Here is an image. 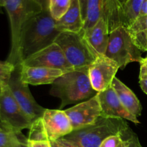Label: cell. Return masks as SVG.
I'll return each mask as SVG.
<instances>
[{
    "label": "cell",
    "instance_id": "1",
    "mask_svg": "<svg viewBox=\"0 0 147 147\" xmlns=\"http://www.w3.org/2000/svg\"><path fill=\"white\" fill-rule=\"evenodd\" d=\"M60 32L56 27V20L49 9L30 18L23 27L20 39V56L24 59L55 42ZM22 64V63H21Z\"/></svg>",
    "mask_w": 147,
    "mask_h": 147
},
{
    "label": "cell",
    "instance_id": "2",
    "mask_svg": "<svg viewBox=\"0 0 147 147\" xmlns=\"http://www.w3.org/2000/svg\"><path fill=\"white\" fill-rule=\"evenodd\" d=\"M50 95L60 99V109L67 105L88 100L97 95L88 77V67L65 73L52 84Z\"/></svg>",
    "mask_w": 147,
    "mask_h": 147
},
{
    "label": "cell",
    "instance_id": "3",
    "mask_svg": "<svg viewBox=\"0 0 147 147\" xmlns=\"http://www.w3.org/2000/svg\"><path fill=\"white\" fill-rule=\"evenodd\" d=\"M7 10L11 30V49L7 61L14 66L21 65L20 39L25 23L43 10L37 0H6Z\"/></svg>",
    "mask_w": 147,
    "mask_h": 147
},
{
    "label": "cell",
    "instance_id": "4",
    "mask_svg": "<svg viewBox=\"0 0 147 147\" xmlns=\"http://www.w3.org/2000/svg\"><path fill=\"white\" fill-rule=\"evenodd\" d=\"M128 128L123 119L100 116L94 124L73 131L64 139L82 147H99L106 138L121 134Z\"/></svg>",
    "mask_w": 147,
    "mask_h": 147
},
{
    "label": "cell",
    "instance_id": "5",
    "mask_svg": "<svg viewBox=\"0 0 147 147\" xmlns=\"http://www.w3.org/2000/svg\"><path fill=\"white\" fill-rule=\"evenodd\" d=\"M142 53L124 27L120 26L111 32L105 55L117 63L120 69L134 62L142 63Z\"/></svg>",
    "mask_w": 147,
    "mask_h": 147
},
{
    "label": "cell",
    "instance_id": "6",
    "mask_svg": "<svg viewBox=\"0 0 147 147\" xmlns=\"http://www.w3.org/2000/svg\"><path fill=\"white\" fill-rule=\"evenodd\" d=\"M55 42L60 46L67 61L75 70L88 67L96 58L80 33L62 32Z\"/></svg>",
    "mask_w": 147,
    "mask_h": 147
},
{
    "label": "cell",
    "instance_id": "7",
    "mask_svg": "<svg viewBox=\"0 0 147 147\" xmlns=\"http://www.w3.org/2000/svg\"><path fill=\"white\" fill-rule=\"evenodd\" d=\"M33 121L13 96L8 85L0 87V124L16 134L30 129Z\"/></svg>",
    "mask_w": 147,
    "mask_h": 147
},
{
    "label": "cell",
    "instance_id": "8",
    "mask_svg": "<svg viewBox=\"0 0 147 147\" xmlns=\"http://www.w3.org/2000/svg\"><path fill=\"white\" fill-rule=\"evenodd\" d=\"M21 65L15 66L8 82V86L15 100L32 121L42 117L45 109L37 103L32 95L28 84L22 80Z\"/></svg>",
    "mask_w": 147,
    "mask_h": 147
},
{
    "label": "cell",
    "instance_id": "9",
    "mask_svg": "<svg viewBox=\"0 0 147 147\" xmlns=\"http://www.w3.org/2000/svg\"><path fill=\"white\" fill-rule=\"evenodd\" d=\"M119 69L117 63L106 55L96 57L88 67V77L93 88L100 93L111 87Z\"/></svg>",
    "mask_w": 147,
    "mask_h": 147
},
{
    "label": "cell",
    "instance_id": "10",
    "mask_svg": "<svg viewBox=\"0 0 147 147\" xmlns=\"http://www.w3.org/2000/svg\"><path fill=\"white\" fill-rule=\"evenodd\" d=\"M22 65L30 67L59 69L65 73L75 70L67 61L60 46L55 42L24 59Z\"/></svg>",
    "mask_w": 147,
    "mask_h": 147
},
{
    "label": "cell",
    "instance_id": "11",
    "mask_svg": "<svg viewBox=\"0 0 147 147\" xmlns=\"http://www.w3.org/2000/svg\"><path fill=\"white\" fill-rule=\"evenodd\" d=\"M65 112L70 119L73 131L94 124L98 119L101 116V109L98 93L88 100L66 109Z\"/></svg>",
    "mask_w": 147,
    "mask_h": 147
},
{
    "label": "cell",
    "instance_id": "12",
    "mask_svg": "<svg viewBox=\"0 0 147 147\" xmlns=\"http://www.w3.org/2000/svg\"><path fill=\"white\" fill-rule=\"evenodd\" d=\"M42 121L49 142H56L73 131L70 119L61 109H46L42 116Z\"/></svg>",
    "mask_w": 147,
    "mask_h": 147
},
{
    "label": "cell",
    "instance_id": "13",
    "mask_svg": "<svg viewBox=\"0 0 147 147\" xmlns=\"http://www.w3.org/2000/svg\"><path fill=\"white\" fill-rule=\"evenodd\" d=\"M98 96L101 109V116L128 120L136 124L140 123L138 118L131 114L121 103L112 86L104 91L98 93Z\"/></svg>",
    "mask_w": 147,
    "mask_h": 147
},
{
    "label": "cell",
    "instance_id": "14",
    "mask_svg": "<svg viewBox=\"0 0 147 147\" xmlns=\"http://www.w3.org/2000/svg\"><path fill=\"white\" fill-rule=\"evenodd\" d=\"M22 80L28 85L53 84L56 79L65 72L62 70L45 67H30L21 64L20 67Z\"/></svg>",
    "mask_w": 147,
    "mask_h": 147
},
{
    "label": "cell",
    "instance_id": "15",
    "mask_svg": "<svg viewBox=\"0 0 147 147\" xmlns=\"http://www.w3.org/2000/svg\"><path fill=\"white\" fill-rule=\"evenodd\" d=\"M109 35L110 32L109 27L104 19L102 17L90 31L82 36L84 37L92 53L96 57H98L105 55L106 54Z\"/></svg>",
    "mask_w": 147,
    "mask_h": 147
},
{
    "label": "cell",
    "instance_id": "16",
    "mask_svg": "<svg viewBox=\"0 0 147 147\" xmlns=\"http://www.w3.org/2000/svg\"><path fill=\"white\" fill-rule=\"evenodd\" d=\"M84 26L78 0H71V4L67 12L56 21V27L62 32L80 33Z\"/></svg>",
    "mask_w": 147,
    "mask_h": 147
},
{
    "label": "cell",
    "instance_id": "17",
    "mask_svg": "<svg viewBox=\"0 0 147 147\" xmlns=\"http://www.w3.org/2000/svg\"><path fill=\"white\" fill-rule=\"evenodd\" d=\"M111 86L123 106L134 116L137 118L140 116L142 111V105L134 92L117 78L113 79Z\"/></svg>",
    "mask_w": 147,
    "mask_h": 147
},
{
    "label": "cell",
    "instance_id": "18",
    "mask_svg": "<svg viewBox=\"0 0 147 147\" xmlns=\"http://www.w3.org/2000/svg\"><path fill=\"white\" fill-rule=\"evenodd\" d=\"M126 1L103 0V18L106 21L110 32L121 26V14Z\"/></svg>",
    "mask_w": 147,
    "mask_h": 147
},
{
    "label": "cell",
    "instance_id": "19",
    "mask_svg": "<svg viewBox=\"0 0 147 147\" xmlns=\"http://www.w3.org/2000/svg\"><path fill=\"white\" fill-rule=\"evenodd\" d=\"M146 17V16H139L130 27L126 28L134 42L142 52L147 51Z\"/></svg>",
    "mask_w": 147,
    "mask_h": 147
},
{
    "label": "cell",
    "instance_id": "20",
    "mask_svg": "<svg viewBox=\"0 0 147 147\" xmlns=\"http://www.w3.org/2000/svg\"><path fill=\"white\" fill-rule=\"evenodd\" d=\"M103 17V0H88L87 15L84 26L80 32L82 35L90 31Z\"/></svg>",
    "mask_w": 147,
    "mask_h": 147
},
{
    "label": "cell",
    "instance_id": "21",
    "mask_svg": "<svg viewBox=\"0 0 147 147\" xmlns=\"http://www.w3.org/2000/svg\"><path fill=\"white\" fill-rule=\"evenodd\" d=\"M144 0H127L121 14L120 24L125 28L130 27L139 17Z\"/></svg>",
    "mask_w": 147,
    "mask_h": 147
},
{
    "label": "cell",
    "instance_id": "22",
    "mask_svg": "<svg viewBox=\"0 0 147 147\" xmlns=\"http://www.w3.org/2000/svg\"><path fill=\"white\" fill-rule=\"evenodd\" d=\"M24 138L25 137L22 133L16 134L5 129L1 125L0 147H17Z\"/></svg>",
    "mask_w": 147,
    "mask_h": 147
},
{
    "label": "cell",
    "instance_id": "23",
    "mask_svg": "<svg viewBox=\"0 0 147 147\" xmlns=\"http://www.w3.org/2000/svg\"><path fill=\"white\" fill-rule=\"evenodd\" d=\"M71 0H50L49 11L52 17L57 21L68 10Z\"/></svg>",
    "mask_w": 147,
    "mask_h": 147
},
{
    "label": "cell",
    "instance_id": "24",
    "mask_svg": "<svg viewBox=\"0 0 147 147\" xmlns=\"http://www.w3.org/2000/svg\"><path fill=\"white\" fill-rule=\"evenodd\" d=\"M29 141L34 142H41V141H48L45 133L44 127L42 121V117L34 121L30 129L28 137Z\"/></svg>",
    "mask_w": 147,
    "mask_h": 147
},
{
    "label": "cell",
    "instance_id": "25",
    "mask_svg": "<svg viewBox=\"0 0 147 147\" xmlns=\"http://www.w3.org/2000/svg\"><path fill=\"white\" fill-rule=\"evenodd\" d=\"M14 68L15 66L7 60H0V87L8 85V82Z\"/></svg>",
    "mask_w": 147,
    "mask_h": 147
},
{
    "label": "cell",
    "instance_id": "26",
    "mask_svg": "<svg viewBox=\"0 0 147 147\" xmlns=\"http://www.w3.org/2000/svg\"><path fill=\"white\" fill-rule=\"evenodd\" d=\"M121 136L123 142L121 147H142L140 144L138 136L134 133L130 128H128L122 134Z\"/></svg>",
    "mask_w": 147,
    "mask_h": 147
},
{
    "label": "cell",
    "instance_id": "27",
    "mask_svg": "<svg viewBox=\"0 0 147 147\" xmlns=\"http://www.w3.org/2000/svg\"><path fill=\"white\" fill-rule=\"evenodd\" d=\"M122 134L119 135H113V136H111L106 138L100 144L99 147H121L123 142V139L121 136Z\"/></svg>",
    "mask_w": 147,
    "mask_h": 147
},
{
    "label": "cell",
    "instance_id": "28",
    "mask_svg": "<svg viewBox=\"0 0 147 147\" xmlns=\"http://www.w3.org/2000/svg\"><path fill=\"white\" fill-rule=\"evenodd\" d=\"M27 144L30 147H52L51 142L49 141L34 142V141H29L27 139Z\"/></svg>",
    "mask_w": 147,
    "mask_h": 147
},
{
    "label": "cell",
    "instance_id": "29",
    "mask_svg": "<svg viewBox=\"0 0 147 147\" xmlns=\"http://www.w3.org/2000/svg\"><path fill=\"white\" fill-rule=\"evenodd\" d=\"M79 4H80V11H81L82 19L85 22L86 19V15H87V8H88V0H78Z\"/></svg>",
    "mask_w": 147,
    "mask_h": 147
},
{
    "label": "cell",
    "instance_id": "30",
    "mask_svg": "<svg viewBox=\"0 0 147 147\" xmlns=\"http://www.w3.org/2000/svg\"><path fill=\"white\" fill-rule=\"evenodd\" d=\"M139 85L141 88L147 94V75L140 73L139 75Z\"/></svg>",
    "mask_w": 147,
    "mask_h": 147
},
{
    "label": "cell",
    "instance_id": "31",
    "mask_svg": "<svg viewBox=\"0 0 147 147\" xmlns=\"http://www.w3.org/2000/svg\"><path fill=\"white\" fill-rule=\"evenodd\" d=\"M59 144L63 147H82L79 145L73 143V142H70V141L66 140L64 138H62V139H58L57 141H56Z\"/></svg>",
    "mask_w": 147,
    "mask_h": 147
},
{
    "label": "cell",
    "instance_id": "32",
    "mask_svg": "<svg viewBox=\"0 0 147 147\" xmlns=\"http://www.w3.org/2000/svg\"><path fill=\"white\" fill-rule=\"evenodd\" d=\"M140 73H144V74L147 75V61L144 60H142V63H140Z\"/></svg>",
    "mask_w": 147,
    "mask_h": 147
},
{
    "label": "cell",
    "instance_id": "33",
    "mask_svg": "<svg viewBox=\"0 0 147 147\" xmlns=\"http://www.w3.org/2000/svg\"><path fill=\"white\" fill-rule=\"evenodd\" d=\"M147 15V0L144 1L143 4H142V9H141L140 14L139 16H146Z\"/></svg>",
    "mask_w": 147,
    "mask_h": 147
},
{
    "label": "cell",
    "instance_id": "34",
    "mask_svg": "<svg viewBox=\"0 0 147 147\" xmlns=\"http://www.w3.org/2000/svg\"><path fill=\"white\" fill-rule=\"evenodd\" d=\"M38 2L42 6L43 9H49V3H50V0H37Z\"/></svg>",
    "mask_w": 147,
    "mask_h": 147
},
{
    "label": "cell",
    "instance_id": "35",
    "mask_svg": "<svg viewBox=\"0 0 147 147\" xmlns=\"http://www.w3.org/2000/svg\"><path fill=\"white\" fill-rule=\"evenodd\" d=\"M17 147H30L27 144V138H24Z\"/></svg>",
    "mask_w": 147,
    "mask_h": 147
},
{
    "label": "cell",
    "instance_id": "36",
    "mask_svg": "<svg viewBox=\"0 0 147 147\" xmlns=\"http://www.w3.org/2000/svg\"><path fill=\"white\" fill-rule=\"evenodd\" d=\"M51 142L52 147H63V146H60V145L57 142Z\"/></svg>",
    "mask_w": 147,
    "mask_h": 147
},
{
    "label": "cell",
    "instance_id": "37",
    "mask_svg": "<svg viewBox=\"0 0 147 147\" xmlns=\"http://www.w3.org/2000/svg\"><path fill=\"white\" fill-rule=\"evenodd\" d=\"M5 1L6 0H0V4L3 7H4V4H5Z\"/></svg>",
    "mask_w": 147,
    "mask_h": 147
},
{
    "label": "cell",
    "instance_id": "38",
    "mask_svg": "<svg viewBox=\"0 0 147 147\" xmlns=\"http://www.w3.org/2000/svg\"><path fill=\"white\" fill-rule=\"evenodd\" d=\"M2 6L1 5V4H0V14H2L3 13V11H2Z\"/></svg>",
    "mask_w": 147,
    "mask_h": 147
},
{
    "label": "cell",
    "instance_id": "39",
    "mask_svg": "<svg viewBox=\"0 0 147 147\" xmlns=\"http://www.w3.org/2000/svg\"><path fill=\"white\" fill-rule=\"evenodd\" d=\"M146 32H147V15L146 17Z\"/></svg>",
    "mask_w": 147,
    "mask_h": 147
},
{
    "label": "cell",
    "instance_id": "40",
    "mask_svg": "<svg viewBox=\"0 0 147 147\" xmlns=\"http://www.w3.org/2000/svg\"><path fill=\"white\" fill-rule=\"evenodd\" d=\"M144 60H146V61H147V57H146V58H144Z\"/></svg>",
    "mask_w": 147,
    "mask_h": 147
},
{
    "label": "cell",
    "instance_id": "41",
    "mask_svg": "<svg viewBox=\"0 0 147 147\" xmlns=\"http://www.w3.org/2000/svg\"><path fill=\"white\" fill-rule=\"evenodd\" d=\"M0 127H1V125H0Z\"/></svg>",
    "mask_w": 147,
    "mask_h": 147
}]
</instances>
